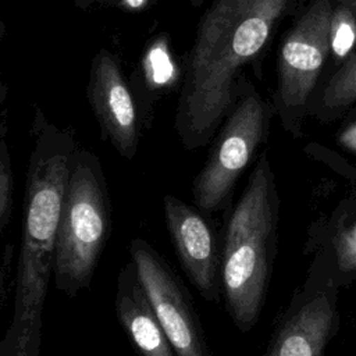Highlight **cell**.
<instances>
[{
  "mask_svg": "<svg viewBox=\"0 0 356 356\" xmlns=\"http://www.w3.org/2000/svg\"><path fill=\"white\" fill-rule=\"evenodd\" d=\"M147 0H121V4L128 10H139L146 4Z\"/></svg>",
  "mask_w": 356,
  "mask_h": 356,
  "instance_id": "17",
  "label": "cell"
},
{
  "mask_svg": "<svg viewBox=\"0 0 356 356\" xmlns=\"http://www.w3.org/2000/svg\"><path fill=\"white\" fill-rule=\"evenodd\" d=\"M228 210L220 239L221 296L235 327L248 332L260 318L277 256L280 195L267 149Z\"/></svg>",
  "mask_w": 356,
  "mask_h": 356,
  "instance_id": "3",
  "label": "cell"
},
{
  "mask_svg": "<svg viewBox=\"0 0 356 356\" xmlns=\"http://www.w3.org/2000/svg\"><path fill=\"white\" fill-rule=\"evenodd\" d=\"M4 278H6V274H4L3 266H1V263H0V309H1L3 298H4Z\"/></svg>",
  "mask_w": 356,
  "mask_h": 356,
  "instance_id": "18",
  "label": "cell"
},
{
  "mask_svg": "<svg viewBox=\"0 0 356 356\" xmlns=\"http://www.w3.org/2000/svg\"><path fill=\"white\" fill-rule=\"evenodd\" d=\"M339 288L310 260L263 356H324L339 328Z\"/></svg>",
  "mask_w": 356,
  "mask_h": 356,
  "instance_id": "7",
  "label": "cell"
},
{
  "mask_svg": "<svg viewBox=\"0 0 356 356\" xmlns=\"http://www.w3.org/2000/svg\"><path fill=\"white\" fill-rule=\"evenodd\" d=\"M356 50V15L337 0L330 22V57L339 67Z\"/></svg>",
  "mask_w": 356,
  "mask_h": 356,
  "instance_id": "14",
  "label": "cell"
},
{
  "mask_svg": "<svg viewBox=\"0 0 356 356\" xmlns=\"http://www.w3.org/2000/svg\"><path fill=\"white\" fill-rule=\"evenodd\" d=\"M341 121L335 132V142L342 150L356 154V110L352 108Z\"/></svg>",
  "mask_w": 356,
  "mask_h": 356,
  "instance_id": "16",
  "label": "cell"
},
{
  "mask_svg": "<svg viewBox=\"0 0 356 356\" xmlns=\"http://www.w3.org/2000/svg\"><path fill=\"white\" fill-rule=\"evenodd\" d=\"M115 313L140 356H175L132 259L117 275Z\"/></svg>",
  "mask_w": 356,
  "mask_h": 356,
  "instance_id": "12",
  "label": "cell"
},
{
  "mask_svg": "<svg viewBox=\"0 0 356 356\" xmlns=\"http://www.w3.org/2000/svg\"><path fill=\"white\" fill-rule=\"evenodd\" d=\"M163 211L179 266L199 295L213 303L221 299L220 239L211 221L174 195L163 197Z\"/></svg>",
  "mask_w": 356,
  "mask_h": 356,
  "instance_id": "9",
  "label": "cell"
},
{
  "mask_svg": "<svg viewBox=\"0 0 356 356\" xmlns=\"http://www.w3.org/2000/svg\"><path fill=\"white\" fill-rule=\"evenodd\" d=\"M305 254L341 289L356 277V193L341 199L307 228Z\"/></svg>",
  "mask_w": 356,
  "mask_h": 356,
  "instance_id": "11",
  "label": "cell"
},
{
  "mask_svg": "<svg viewBox=\"0 0 356 356\" xmlns=\"http://www.w3.org/2000/svg\"><path fill=\"white\" fill-rule=\"evenodd\" d=\"M353 284H355V286H356V277H355V280H353Z\"/></svg>",
  "mask_w": 356,
  "mask_h": 356,
  "instance_id": "21",
  "label": "cell"
},
{
  "mask_svg": "<svg viewBox=\"0 0 356 356\" xmlns=\"http://www.w3.org/2000/svg\"><path fill=\"white\" fill-rule=\"evenodd\" d=\"M111 232V203L99 160L74 150L56 239L53 278L57 291L76 296L89 288Z\"/></svg>",
  "mask_w": 356,
  "mask_h": 356,
  "instance_id": "4",
  "label": "cell"
},
{
  "mask_svg": "<svg viewBox=\"0 0 356 356\" xmlns=\"http://www.w3.org/2000/svg\"><path fill=\"white\" fill-rule=\"evenodd\" d=\"M128 250L175 356H213L192 296L164 257L143 238Z\"/></svg>",
  "mask_w": 356,
  "mask_h": 356,
  "instance_id": "8",
  "label": "cell"
},
{
  "mask_svg": "<svg viewBox=\"0 0 356 356\" xmlns=\"http://www.w3.org/2000/svg\"><path fill=\"white\" fill-rule=\"evenodd\" d=\"M338 1L345 4L346 7H349L353 11V14L356 15V0H338Z\"/></svg>",
  "mask_w": 356,
  "mask_h": 356,
  "instance_id": "19",
  "label": "cell"
},
{
  "mask_svg": "<svg viewBox=\"0 0 356 356\" xmlns=\"http://www.w3.org/2000/svg\"><path fill=\"white\" fill-rule=\"evenodd\" d=\"M92 1H93V0H76V4H78L79 7H86V6H89Z\"/></svg>",
  "mask_w": 356,
  "mask_h": 356,
  "instance_id": "20",
  "label": "cell"
},
{
  "mask_svg": "<svg viewBox=\"0 0 356 356\" xmlns=\"http://www.w3.org/2000/svg\"><path fill=\"white\" fill-rule=\"evenodd\" d=\"M337 0H307L292 17L277 51L275 117L293 139L303 136L310 99L330 57V22Z\"/></svg>",
  "mask_w": 356,
  "mask_h": 356,
  "instance_id": "6",
  "label": "cell"
},
{
  "mask_svg": "<svg viewBox=\"0 0 356 356\" xmlns=\"http://www.w3.org/2000/svg\"><path fill=\"white\" fill-rule=\"evenodd\" d=\"M305 0H214L202 15L186 68L175 128L182 145L196 150L213 140L236 93L242 70L263 79V61L280 25Z\"/></svg>",
  "mask_w": 356,
  "mask_h": 356,
  "instance_id": "1",
  "label": "cell"
},
{
  "mask_svg": "<svg viewBox=\"0 0 356 356\" xmlns=\"http://www.w3.org/2000/svg\"><path fill=\"white\" fill-rule=\"evenodd\" d=\"M74 143L50 131L39 134L29 159L11 324L0 356H40L42 320Z\"/></svg>",
  "mask_w": 356,
  "mask_h": 356,
  "instance_id": "2",
  "label": "cell"
},
{
  "mask_svg": "<svg viewBox=\"0 0 356 356\" xmlns=\"http://www.w3.org/2000/svg\"><path fill=\"white\" fill-rule=\"evenodd\" d=\"M356 106V50L320 82L310 99L309 117L321 124L341 121Z\"/></svg>",
  "mask_w": 356,
  "mask_h": 356,
  "instance_id": "13",
  "label": "cell"
},
{
  "mask_svg": "<svg viewBox=\"0 0 356 356\" xmlns=\"http://www.w3.org/2000/svg\"><path fill=\"white\" fill-rule=\"evenodd\" d=\"M275 110L245 75L236 82L235 102L218 128L204 165L193 178L192 199L204 214L228 210L234 189L270 135Z\"/></svg>",
  "mask_w": 356,
  "mask_h": 356,
  "instance_id": "5",
  "label": "cell"
},
{
  "mask_svg": "<svg viewBox=\"0 0 356 356\" xmlns=\"http://www.w3.org/2000/svg\"><path fill=\"white\" fill-rule=\"evenodd\" d=\"M13 207V172L7 149L0 145V231L8 222Z\"/></svg>",
  "mask_w": 356,
  "mask_h": 356,
  "instance_id": "15",
  "label": "cell"
},
{
  "mask_svg": "<svg viewBox=\"0 0 356 356\" xmlns=\"http://www.w3.org/2000/svg\"><path fill=\"white\" fill-rule=\"evenodd\" d=\"M89 99L103 138L127 160L139 145V122L129 89L111 53L100 50L92 63Z\"/></svg>",
  "mask_w": 356,
  "mask_h": 356,
  "instance_id": "10",
  "label": "cell"
}]
</instances>
